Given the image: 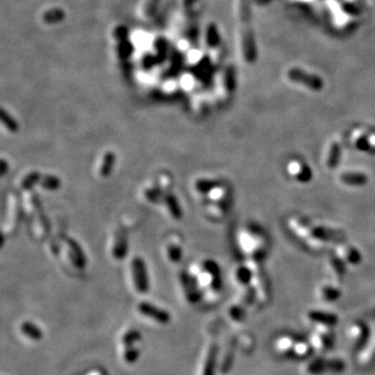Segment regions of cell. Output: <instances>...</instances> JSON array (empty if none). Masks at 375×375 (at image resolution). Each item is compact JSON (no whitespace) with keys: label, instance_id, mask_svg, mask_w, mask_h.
<instances>
[{"label":"cell","instance_id":"6","mask_svg":"<svg viewBox=\"0 0 375 375\" xmlns=\"http://www.w3.org/2000/svg\"><path fill=\"white\" fill-rule=\"evenodd\" d=\"M288 173L299 183H308L313 177L311 168L304 162L299 160H293L287 166Z\"/></svg>","mask_w":375,"mask_h":375},{"label":"cell","instance_id":"8","mask_svg":"<svg viewBox=\"0 0 375 375\" xmlns=\"http://www.w3.org/2000/svg\"><path fill=\"white\" fill-rule=\"evenodd\" d=\"M289 77L291 81L293 82H297L300 83L301 85L311 88L313 90H319L322 87V82L320 81L318 77L308 75L306 73L302 71H296V70H291L289 73Z\"/></svg>","mask_w":375,"mask_h":375},{"label":"cell","instance_id":"16","mask_svg":"<svg viewBox=\"0 0 375 375\" xmlns=\"http://www.w3.org/2000/svg\"><path fill=\"white\" fill-rule=\"evenodd\" d=\"M340 154H341V148L340 145L336 142H333L329 146V149L326 155V160H325V165L327 169L329 170H334L340 160Z\"/></svg>","mask_w":375,"mask_h":375},{"label":"cell","instance_id":"31","mask_svg":"<svg viewBox=\"0 0 375 375\" xmlns=\"http://www.w3.org/2000/svg\"><path fill=\"white\" fill-rule=\"evenodd\" d=\"M231 317L236 321H241L244 318V311L240 306H233L231 309Z\"/></svg>","mask_w":375,"mask_h":375},{"label":"cell","instance_id":"17","mask_svg":"<svg viewBox=\"0 0 375 375\" xmlns=\"http://www.w3.org/2000/svg\"><path fill=\"white\" fill-rule=\"evenodd\" d=\"M21 332L24 336L33 341H39L43 338V332L35 323L30 321H25L21 324Z\"/></svg>","mask_w":375,"mask_h":375},{"label":"cell","instance_id":"4","mask_svg":"<svg viewBox=\"0 0 375 375\" xmlns=\"http://www.w3.org/2000/svg\"><path fill=\"white\" fill-rule=\"evenodd\" d=\"M345 369V364L343 361L340 360H317L309 364L306 371L312 375L322 374L326 371H334V372H341Z\"/></svg>","mask_w":375,"mask_h":375},{"label":"cell","instance_id":"34","mask_svg":"<svg viewBox=\"0 0 375 375\" xmlns=\"http://www.w3.org/2000/svg\"><path fill=\"white\" fill-rule=\"evenodd\" d=\"M6 169H7L6 162H5L4 160H2V161H1V175H4V174H5Z\"/></svg>","mask_w":375,"mask_h":375},{"label":"cell","instance_id":"20","mask_svg":"<svg viewBox=\"0 0 375 375\" xmlns=\"http://www.w3.org/2000/svg\"><path fill=\"white\" fill-rule=\"evenodd\" d=\"M165 201H166V204L168 206L170 214L172 215L173 219H175V220L181 219V217H183V212H181V210H180L179 203H178L176 197L173 196L172 194H169V195L166 196Z\"/></svg>","mask_w":375,"mask_h":375},{"label":"cell","instance_id":"32","mask_svg":"<svg viewBox=\"0 0 375 375\" xmlns=\"http://www.w3.org/2000/svg\"><path fill=\"white\" fill-rule=\"evenodd\" d=\"M169 256L171 258L172 262H178L181 257V250L176 246H170L169 247Z\"/></svg>","mask_w":375,"mask_h":375},{"label":"cell","instance_id":"12","mask_svg":"<svg viewBox=\"0 0 375 375\" xmlns=\"http://www.w3.org/2000/svg\"><path fill=\"white\" fill-rule=\"evenodd\" d=\"M68 245H69V249H70L69 254H70V257L72 259L73 264L76 265L77 268H81V269L85 268V266H86V255L82 250L81 246L77 244L76 241L71 240V239L68 240Z\"/></svg>","mask_w":375,"mask_h":375},{"label":"cell","instance_id":"11","mask_svg":"<svg viewBox=\"0 0 375 375\" xmlns=\"http://www.w3.org/2000/svg\"><path fill=\"white\" fill-rule=\"evenodd\" d=\"M370 132L363 129H356L352 132V142L356 148L363 152H372L370 141H369Z\"/></svg>","mask_w":375,"mask_h":375},{"label":"cell","instance_id":"7","mask_svg":"<svg viewBox=\"0 0 375 375\" xmlns=\"http://www.w3.org/2000/svg\"><path fill=\"white\" fill-rule=\"evenodd\" d=\"M336 252L343 262H346L350 265H358L362 260V255L359 250L346 244L338 245L336 248Z\"/></svg>","mask_w":375,"mask_h":375},{"label":"cell","instance_id":"29","mask_svg":"<svg viewBox=\"0 0 375 375\" xmlns=\"http://www.w3.org/2000/svg\"><path fill=\"white\" fill-rule=\"evenodd\" d=\"M1 120H2V123L5 125V127L9 131L16 132L19 129L18 123L12 118V116H9L5 111H2V113H1Z\"/></svg>","mask_w":375,"mask_h":375},{"label":"cell","instance_id":"13","mask_svg":"<svg viewBox=\"0 0 375 375\" xmlns=\"http://www.w3.org/2000/svg\"><path fill=\"white\" fill-rule=\"evenodd\" d=\"M309 318L317 323H320L326 326H334L338 322V317L331 313H325L320 311H312L308 314Z\"/></svg>","mask_w":375,"mask_h":375},{"label":"cell","instance_id":"1","mask_svg":"<svg viewBox=\"0 0 375 375\" xmlns=\"http://www.w3.org/2000/svg\"><path fill=\"white\" fill-rule=\"evenodd\" d=\"M289 227L297 237L314 249L323 248L327 243L339 241L343 238L341 232L323 226H314L300 218H291Z\"/></svg>","mask_w":375,"mask_h":375},{"label":"cell","instance_id":"25","mask_svg":"<svg viewBox=\"0 0 375 375\" xmlns=\"http://www.w3.org/2000/svg\"><path fill=\"white\" fill-rule=\"evenodd\" d=\"M320 293L322 298L326 301H336L341 296V292L333 286H323Z\"/></svg>","mask_w":375,"mask_h":375},{"label":"cell","instance_id":"3","mask_svg":"<svg viewBox=\"0 0 375 375\" xmlns=\"http://www.w3.org/2000/svg\"><path fill=\"white\" fill-rule=\"evenodd\" d=\"M131 271L135 289L139 293H146L149 289V280L147 268L142 257L135 256L131 260Z\"/></svg>","mask_w":375,"mask_h":375},{"label":"cell","instance_id":"28","mask_svg":"<svg viewBox=\"0 0 375 375\" xmlns=\"http://www.w3.org/2000/svg\"><path fill=\"white\" fill-rule=\"evenodd\" d=\"M237 278L241 285L248 286L249 282L251 281V271L249 267H241L237 271Z\"/></svg>","mask_w":375,"mask_h":375},{"label":"cell","instance_id":"18","mask_svg":"<svg viewBox=\"0 0 375 375\" xmlns=\"http://www.w3.org/2000/svg\"><path fill=\"white\" fill-rule=\"evenodd\" d=\"M114 256L116 257V259H122L124 256H126L127 254V238L126 235L120 233L117 240L115 247H114L113 250Z\"/></svg>","mask_w":375,"mask_h":375},{"label":"cell","instance_id":"15","mask_svg":"<svg viewBox=\"0 0 375 375\" xmlns=\"http://www.w3.org/2000/svg\"><path fill=\"white\" fill-rule=\"evenodd\" d=\"M236 344H237V342L234 340V341H231L229 345H227L225 355L223 357V361H222V364H221V372L223 374L229 373L230 370L232 369L234 359H235Z\"/></svg>","mask_w":375,"mask_h":375},{"label":"cell","instance_id":"30","mask_svg":"<svg viewBox=\"0 0 375 375\" xmlns=\"http://www.w3.org/2000/svg\"><path fill=\"white\" fill-rule=\"evenodd\" d=\"M363 363L365 366H372L375 363V343L371 345V347L367 350L366 355L364 356Z\"/></svg>","mask_w":375,"mask_h":375},{"label":"cell","instance_id":"22","mask_svg":"<svg viewBox=\"0 0 375 375\" xmlns=\"http://www.w3.org/2000/svg\"><path fill=\"white\" fill-rule=\"evenodd\" d=\"M142 339V335L137 329H129L126 333H124L121 337V343L124 347L132 346Z\"/></svg>","mask_w":375,"mask_h":375},{"label":"cell","instance_id":"19","mask_svg":"<svg viewBox=\"0 0 375 375\" xmlns=\"http://www.w3.org/2000/svg\"><path fill=\"white\" fill-rule=\"evenodd\" d=\"M115 162H116L115 153L112 151H108L104 156V160H102V164L100 167V174L102 177L107 178L112 174Z\"/></svg>","mask_w":375,"mask_h":375},{"label":"cell","instance_id":"27","mask_svg":"<svg viewBox=\"0 0 375 375\" xmlns=\"http://www.w3.org/2000/svg\"><path fill=\"white\" fill-rule=\"evenodd\" d=\"M41 178H42V175L37 171L29 173L28 175L24 177L23 180H22V189L29 190L32 186H35L37 183H40Z\"/></svg>","mask_w":375,"mask_h":375},{"label":"cell","instance_id":"2","mask_svg":"<svg viewBox=\"0 0 375 375\" xmlns=\"http://www.w3.org/2000/svg\"><path fill=\"white\" fill-rule=\"evenodd\" d=\"M248 267L250 271H251V281H253V288L255 290V293L258 295L260 300L267 301L269 296L268 283L264 275V272L262 268H260L259 259L250 258Z\"/></svg>","mask_w":375,"mask_h":375},{"label":"cell","instance_id":"26","mask_svg":"<svg viewBox=\"0 0 375 375\" xmlns=\"http://www.w3.org/2000/svg\"><path fill=\"white\" fill-rule=\"evenodd\" d=\"M140 357V351L134 345L126 346L123 350V360L127 364H133L138 361Z\"/></svg>","mask_w":375,"mask_h":375},{"label":"cell","instance_id":"10","mask_svg":"<svg viewBox=\"0 0 375 375\" xmlns=\"http://www.w3.org/2000/svg\"><path fill=\"white\" fill-rule=\"evenodd\" d=\"M219 347L217 344H212L208 350L206 361L203 363V369L201 375H215L216 364H217Z\"/></svg>","mask_w":375,"mask_h":375},{"label":"cell","instance_id":"23","mask_svg":"<svg viewBox=\"0 0 375 375\" xmlns=\"http://www.w3.org/2000/svg\"><path fill=\"white\" fill-rule=\"evenodd\" d=\"M221 187L220 183L215 179H198L196 181V189L200 193H209Z\"/></svg>","mask_w":375,"mask_h":375},{"label":"cell","instance_id":"21","mask_svg":"<svg viewBox=\"0 0 375 375\" xmlns=\"http://www.w3.org/2000/svg\"><path fill=\"white\" fill-rule=\"evenodd\" d=\"M40 186L44 188L45 190L49 191H55L61 188V179L53 175H42V178L40 180Z\"/></svg>","mask_w":375,"mask_h":375},{"label":"cell","instance_id":"33","mask_svg":"<svg viewBox=\"0 0 375 375\" xmlns=\"http://www.w3.org/2000/svg\"><path fill=\"white\" fill-rule=\"evenodd\" d=\"M319 341H320V343L322 344V346L324 348H328V347H331L333 345V339L331 338V336H329V335L322 334L319 338Z\"/></svg>","mask_w":375,"mask_h":375},{"label":"cell","instance_id":"35","mask_svg":"<svg viewBox=\"0 0 375 375\" xmlns=\"http://www.w3.org/2000/svg\"><path fill=\"white\" fill-rule=\"evenodd\" d=\"M89 375H106L105 373H102L101 371H94L92 373H90Z\"/></svg>","mask_w":375,"mask_h":375},{"label":"cell","instance_id":"5","mask_svg":"<svg viewBox=\"0 0 375 375\" xmlns=\"http://www.w3.org/2000/svg\"><path fill=\"white\" fill-rule=\"evenodd\" d=\"M138 311L146 316L150 318V319L158 322V323H162V324H167L170 322V319H171V316H170V314L161 309L158 308V306L150 303V302H141L139 303L138 305Z\"/></svg>","mask_w":375,"mask_h":375},{"label":"cell","instance_id":"9","mask_svg":"<svg viewBox=\"0 0 375 375\" xmlns=\"http://www.w3.org/2000/svg\"><path fill=\"white\" fill-rule=\"evenodd\" d=\"M341 183L351 187H362L365 186L368 181V176L362 172L357 171H346L339 175Z\"/></svg>","mask_w":375,"mask_h":375},{"label":"cell","instance_id":"14","mask_svg":"<svg viewBox=\"0 0 375 375\" xmlns=\"http://www.w3.org/2000/svg\"><path fill=\"white\" fill-rule=\"evenodd\" d=\"M355 331L357 334V339H356V343H355V348L357 350H360L364 346L366 345L368 342L369 337H370V332L369 328L366 324L364 323H357L355 325Z\"/></svg>","mask_w":375,"mask_h":375},{"label":"cell","instance_id":"24","mask_svg":"<svg viewBox=\"0 0 375 375\" xmlns=\"http://www.w3.org/2000/svg\"><path fill=\"white\" fill-rule=\"evenodd\" d=\"M329 266H331V269L334 272V275L338 278H342L345 273V267L343 264V260L341 259L339 256H331L329 257Z\"/></svg>","mask_w":375,"mask_h":375}]
</instances>
